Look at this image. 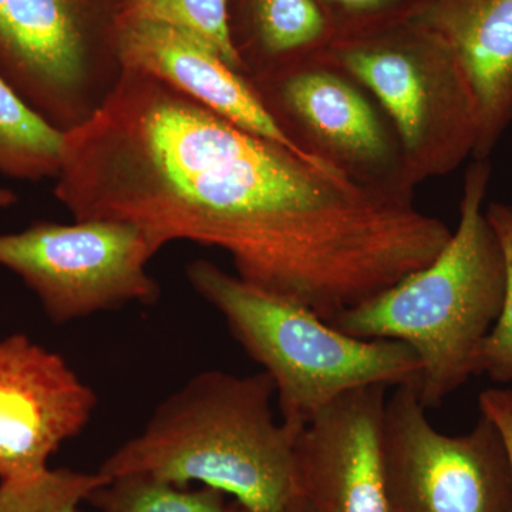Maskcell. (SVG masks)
I'll use <instances>...</instances> for the list:
<instances>
[{"instance_id":"1","label":"cell","mask_w":512,"mask_h":512,"mask_svg":"<svg viewBox=\"0 0 512 512\" xmlns=\"http://www.w3.org/2000/svg\"><path fill=\"white\" fill-rule=\"evenodd\" d=\"M275 386L265 372L205 370L190 377L113 451L97 473L144 474L177 485L198 483L251 511H275L299 494L296 427L278 423Z\"/></svg>"},{"instance_id":"2","label":"cell","mask_w":512,"mask_h":512,"mask_svg":"<svg viewBox=\"0 0 512 512\" xmlns=\"http://www.w3.org/2000/svg\"><path fill=\"white\" fill-rule=\"evenodd\" d=\"M491 173L490 160L468 165L460 221L431 264L330 323L355 338L409 345L421 362L416 390L426 410L477 376L478 352L503 309V249L484 207Z\"/></svg>"},{"instance_id":"3","label":"cell","mask_w":512,"mask_h":512,"mask_svg":"<svg viewBox=\"0 0 512 512\" xmlns=\"http://www.w3.org/2000/svg\"><path fill=\"white\" fill-rule=\"evenodd\" d=\"M185 275L271 377L282 421L289 426L302 429L322 407L356 387L419 382L421 362L406 343L350 336L298 303L261 291L205 259L190 262Z\"/></svg>"},{"instance_id":"4","label":"cell","mask_w":512,"mask_h":512,"mask_svg":"<svg viewBox=\"0 0 512 512\" xmlns=\"http://www.w3.org/2000/svg\"><path fill=\"white\" fill-rule=\"evenodd\" d=\"M326 55L375 97L390 120L414 184L473 158L478 110L447 43L419 19L338 37Z\"/></svg>"},{"instance_id":"5","label":"cell","mask_w":512,"mask_h":512,"mask_svg":"<svg viewBox=\"0 0 512 512\" xmlns=\"http://www.w3.org/2000/svg\"><path fill=\"white\" fill-rule=\"evenodd\" d=\"M248 80L306 156L357 184L414 200L417 185L392 123L375 97L326 50Z\"/></svg>"},{"instance_id":"6","label":"cell","mask_w":512,"mask_h":512,"mask_svg":"<svg viewBox=\"0 0 512 512\" xmlns=\"http://www.w3.org/2000/svg\"><path fill=\"white\" fill-rule=\"evenodd\" d=\"M157 254L141 229L124 222L37 221L0 234V266L22 279L55 325L156 305L161 286L147 266Z\"/></svg>"},{"instance_id":"7","label":"cell","mask_w":512,"mask_h":512,"mask_svg":"<svg viewBox=\"0 0 512 512\" xmlns=\"http://www.w3.org/2000/svg\"><path fill=\"white\" fill-rule=\"evenodd\" d=\"M384 467L390 512H512V470L493 421L443 433L431 424L416 384L387 397Z\"/></svg>"},{"instance_id":"8","label":"cell","mask_w":512,"mask_h":512,"mask_svg":"<svg viewBox=\"0 0 512 512\" xmlns=\"http://www.w3.org/2000/svg\"><path fill=\"white\" fill-rule=\"evenodd\" d=\"M123 73L84 0H0V77L59 130L82 126Z\"/></svg>"},{"instance_id":"9","label":"cell","mask_w":512,"mask_h":512,"mask_svg":"<svg viewBox=\"0 0 512 512\" xmlns=\"http://www.w3.org/2000/svg\"><path fill=\"white\" fill-rule=\"evenodd\" d=\"M99 397L66 359L25 333L0 338V481L49 470L67 441L80 436Z\"/></svg>"},{"instance_id":"10","label":"cell","mask_w":512,"mask_h":512,"mask_svg":"<svg viewBox=\"0 0 512 512\" xmlns=\"http://www.w3.org/2000/svg\"><path fill=\"white\" fill-rule=\"evenodd\" d=\"M387 389L369 384L340 394L298 431V491L319 512H390L384 467Z\"/></svg>"},{"instance_id":"11","label":"cell","mask_w":512,"mask_h":512,"mask_svg":"<svg viewBox=\"0 0 512 512\" xmlns=\"http://www.w3.org/2000/svg\"><path fill=\"white\" fill-rule=\"evenodd\" d=\"M117 52L123 69L156 77L235 126L320 163L286 137L247 77L197 36L164 23L119 18Z\"/></svg>"},{"instance_id":"12","label":"cell","mask_w":512,"mask_h":512,"mask_svg":"<svg viewBox=\"0 0 512 512\" xmlns=\"http://www.w3.org/2000/svg\"><path fill=\"white\" fill-rule=\"evenodd\" d=\"M416 19L466 74L478 110L473 160H490L512 124V0H431Z\"/></svg>"},{"instance_id":"13","label":"cell","mask_w":512,"mask_h":512,"mask_svg":"<svg viewBox=\"0 0 512 512\" xmlns=\"http://www.w3.org/2000/svg\"><path fill=\"white\" fill-rule=\"evenodd\" d=\"M228 28L248 79L319 55L336 39L316 0H228Z\"/></svg>"},{"instance_id":"14","label":"cell","mask_w":512,"mask_h":512,"mask_svg":"<svg viewBox=\"0 0 512 512\" xmlns=\"http://www.w3.org/2000/svg\"><path fill=\"white\" fill-rule=\"evenodd\" d=\"M64 131L50 124L0 77V174L16 180L57 178Z\"/></svg>"},{"instance_id":"15","label":"cell","mask_w":512,"mask_h":512,"mask_svg":"<svg viewBox=\"0 0 512 512\" xmlns=\"http://www.w3.org/2000/svg\"><path fill=\"white\" fill-rule=\"evenodd\" d=\"M87 503L99 512H241L237 501L215 488H192L144 474L109 478Z\"/></svg>"},{"instance_id":"16","label":"cell","mask_w":512,"mask_h":512,"mask_svg":"<svg viewBox=\"0 0 512 512\" xmlns=\"http://www.w3.org/2000/svg\"><path fill=\"white\" fill-rule=\"evenodd\" d=\"M120 18L150 20L197 36L242 73L228 28V0H124Z\"/></svg>"},{"instance_id":"17","label":"cell","mask_w":512,"mask_h":512,"mask_svg":"<svg viewBox=\"0 0 512 512\" xmlns=\"http://www.w3.org/2000/svg\"><path fill=\"white\" fill-rule=\"evenodd\" d=\"M107 478L60 467L28 480L0 481V512H80Z\"/></svg>"},{"instance_id":"18","label":"cell","mask_w":512,"mask_h":512,"mask_svg":"<svg viewBox=\"0 0 512 512\" xmlns=\"http://www.w3.org/2000/svg\"><path fill=\"white\" fill-rule=\"evenodd\" d=\"M485 215L503 249L505 292L500 316L478 352L477 376L505 384L512 382V205L491 201Z\"/></svg>"},{"instance_id":"19","label":"cell","mask_w":512,"mask_h":512,"mask_svg":"<svg viewBox=\"0 0 512 512\" xmlns=\"http://www.w3.org/2000/svg\"><path fill=\"white\" fill-rule=\"evenodd\" d=\"M336 39L416 18L431 0H316Z\"/></svg>"},{"instance_id":"20","label":"cell","mask_w":512,"mask_h":512,"mask_svg":"<svg viewBox=\"0 0 512 512\" xmlns=\"http://www.w3.org/2000/svg\"><path fill=\"white\" fill-rule=\"evenodd\" d=\"M480 414L493 421L507 448L512 470V387H491L478 396Z\"/></svg>"},{"instance_id":"21","label":"cell","mask_w":512,"mask_h":512,"mask_svg":"<svg viewBox=\"0 0 512 512\" xmlns=\"http://www.w3.org/2000/svg\"><path fill=\"white\" fill-rule=\"evenodd\" d=\"M241 505V504H239ZM241 512H319L305 497L301 494H296L288 503L282 505L281 508L275 511H251L241 505Z\"/></svg>"},{"instance_id":"22","label":"cell","mask_w":512,"mask_h":512,"mask_svg":"<svg viewBox=\"0 0 512 512\" xmlns=\"http://www.w3.org/2000/svg\"><path fill=\"white\" fill-rule=\"evenodd\" d=\"M19 197L15 191L10 188H0V210L2 208L12 207L18 202Z\"/></svg>"}]
</instances>
